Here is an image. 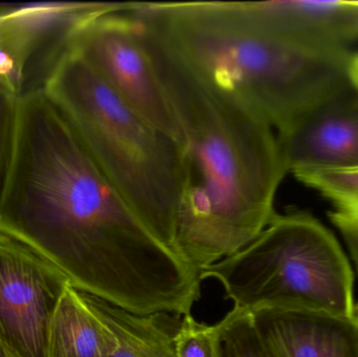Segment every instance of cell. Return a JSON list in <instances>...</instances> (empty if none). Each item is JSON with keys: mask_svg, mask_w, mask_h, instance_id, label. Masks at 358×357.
Wrapping results in <instances>:
<instances>
[{"mask_svg": "<svg viewBox=\"0 0 358 357\" xmlns=\"http://www.w3.org/2000/svg\"><path fill=\"white\" fill-rule=\"evenodd\" d=\"M0 233L131 314L185 316L200 298L199 272L147 228L42 88L20 96Z\"/></svg>", "mask_w": 358, "mask_h": 357, "instance_id": "1", "label": "cell"}, {"mask_svg": "<svg viewBox=\"0 0 358 357\" xmlns=\"http://www.w3.org/2000/svg\"><path fill=\"white\" fill-rule=\"evenodd\" d=\"M181 134L185 184L176 254L198 272L243 249L277 213L287 174L275 129L185 62L136 14Z\"/></svg>", "mask_w": 358, "mask_h": 357, "instance_id": "2", "label": "cell"}, {"mask_svg": "<svg viewBox=\"0 0 358 357\" xmlns=\"http://www.w3.org/2000/svg\"><path fill=\"white\" fill-rule=\"evenodd\" d=\"M182 62L280 132L350 88L352 52L279 37L235 2H130Z\"/></svg>", "mask_w": 358, "mask_h": 357, "instance_id": "3", "label": "cell"}, {"mask_svg": "<svg viewBox=\"0 0 358 357\" xmlns=\"http://www.w3.org/2000/svg\"><path fill=\"white\" fill-rule=\"evenodd\" d=\"M41 88L126 203L176 252L185 184L178 140L136 112L69 50Z\"/></svg>", "mask_w": 358, "mask_h": 357, "instance_id": "4", "label": "cell"}, {"mask_svg": "<svg viewBox=\"0 0 358 357\" xmlns=\"http://www.w3.org/2000/svg\"><path fill=\"white\" fill-rule=\"evenodd\" d=\"M234 307L355 316V276L336 237L305 212L275 215L248 247L199 272Z\"/></svg>", "mask_w": 358, "mask_h": 357, "instance_id": "5", "label": "cell"}, {"mask_svg": "<svg viewBox=\"0 0 358 357\" xmlns=\"http://www.w3.org/2000/svg\"><path fill=\"white\" fill-rule=\"evenodd\" d=\"M69 50L136 112L180 144L178 121L129 2H109L78 31Z\"/></svg>", "mask_w": 358, "mask_h": 357, "instance_id": "6", "label": "cell"}, {"mask_svg": "<svg viewBox=\"0 0 358 357\" xmlns=\"http://www.w3.org/2000/svg\"><path fill=\"white\" fill-rule=\"evenodd\" d=\"M69 278L24 243L0 233V343L19 357H48V335Z\"/></svg>", "mask_w": 358, "mask_h": 357, "instance_id": "7", "label": "cell"}, {"mask_svg": "<svg viewBox=\"0 0 358 357\" xmlns=\"http://www.w3.org/2000/svg\"><path fill=\"white\" fill-rule=\"evenodd\" d=\"M108 2H39L0 6V82L18 96L44 80L78 31Z\"/></svg>", "mask_w": 358, "mask_h": 357, "instance_id": "8", "label": "cell"}, {"mask_svg": "<svg viewBox=\"0 0 358 357\" xmlns=\"http://www.w3.org/2000/svg\"><path fill=\"white\" fill-rule=\"evenodd\" d=\"M287 173L358 167V94L351 86L277 132Z\"/></svg>", "mask_w": 358, "mask_h": 357, "instance_id": "9", "label": "cell"}, {"mask_svg": "<svg viewBox=\"0 0 358 357\" xmlns=\"http://www.w3.org/2000/svg\"><path fill=\"white\" fill-rule=\"evenodd\" d=\"M266 31L300 45L349 52L358 41V0L235 2Z\"/></svg>", "mask_w": 358, "mask_h": 357, "instance_id": "10", "label": "cell"}, {"mask_svg": "<svg viewBox=\"0 0 358 357\" xmlns=\"http://www.w3.org/2000/svg\"><path fill=\"white\" fill-rule=\"evenodd\" d=\"M271 357H358V322L303 310L250 312Z\"/></svg>", "mask_w": 358, "mask_h": 357, "instance_id": "11", "label": "cell"}, {"mask_svg": "<svg viewBox=\"0 0 358 357\" xmlns=\"http://www.w3.org/2000/svg\"><path fill=\"white\" fill-rule=\"evenodd\" d=\"M81 293L115 337V349L110 357H178L174 337L180 316L164 312L138 316Z\"/></svg>", "mask_w": 358, "mask_h": 357, "instance_id": "12", "label": "cell"}, {"mask_svg": "<svg viewBox=\"0 0 358 357\" xmlns=\"http://www.w3.org/2000/svg\"><path fill=\"white\" fill-rule=\"evenodd\" d=\"M115 337L71 284L65 287L50 322L48 357H110Z\"/></svg>", "mask_w": 358, "mask_h": 357, "instance_id": "13", "label": "cell"}, {"mask_svg": "<svg viewBox=\"0 0 358 357\" xmlns=\"http://www.w3.org/2000/svg\"><path fill=\"white\" fill-rule=\"evenodd\" d=\"M216 327L220 357H271L248 310L234 307Z\"/></svg>", "mask_w": 358, "mask_h": 357, "instance_id": "14", "label": "cell"}, {"mask_svg": "<svg viewBox=\"0 0 358 357\" xmlns=\"http://www.w3.org/2000/svg\"><path fill=\"white\" fill-rule=\"evenodd\" d=\"M20 96L0 82V203L10 177L18 136Z\"/></svg>", "mask_w": 358, "mask_h": 357, "instance_id": "15", "label": "cell"}, {"mask_svg": "<svg viewBox=\"0 0 358 357\" xmlns=\"http://www.w3.org/2000/svg\"><path fill=\"white\" fill-rule=\"evenodd\" d=\"M174 347L178 357H220L216 325L202 324L191 314H185L174 337Z\"/></svg>", "mask_w": 358, "mask_h": 357, "instance_id": "16", "label": "cell"}, {"mask_svg": "<svg viewBox=\"0 0 358 357\" xmlns=\"http://www.w3.org/2000/svg\"><path fill=\"white\" fill-rule=\"evenodd\" d=\"M329 216L344 238L358 276V212L352 214H336L330 212Z\"/></svg>", "mask_w": 358, "mask_h": 357, "instance_id": "17", "label": "cell"}, {"mask_svg": "<svg viewBox=\"0 0 358 357\" xmlns=\"http://www.w3.org/2000/svg\"><path fill=\"white\" fill-rule=\"evenodd\" d=\"M349 78H350L351 85L358 94V54H353L352 59H351Z\"/></svg>", "mask_w": 358, "mask_h": 357, "instance_id": "18", "label": "cell"}, {"mask_svg": "<svg viewBox=\"0 0 358 357\" xmlns=\"http://www.w3.org/2000/svg\"><path fill=\"white\" fill-rule=\"evenodd\" d=\"M0 357H19L16 354H13L8 347L0 343Z\"/></svg>", "mask_w": 358, "mask_h": 357, "instance_id": "19", "label": "cell"}, {"mask_svg": "<svg viewBox=\"0 0 358 357\" xmlns=\"http://www.w3.org/2000/svg\"><path fill=\"white\" fill-rule=\"evenodd\" d=\"M355 318L357 319L358 322V303L355 304Z\"/></svg>", "mask_w": 358, "mask_h": 357, "instance_id": "20", "label": "cell"}]
</instances>
